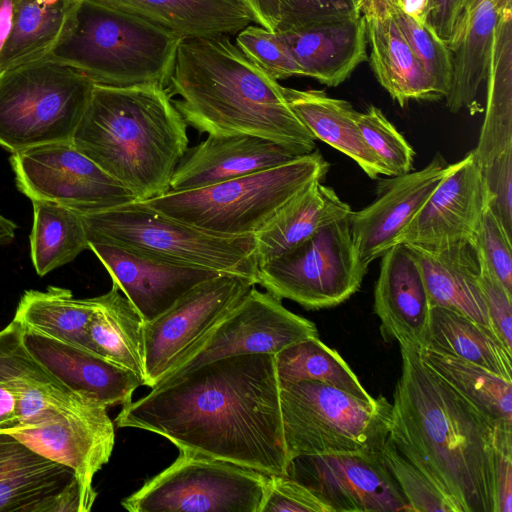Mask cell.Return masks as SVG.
Wrapping results in <instances>:
<instances>
[{
  "mask_svg": "<svg viewBox=\"0 0 512 512\" xmlns=\"http://www.w3.org/2000/svg\"><path fill=\"white\" fill-rule=\"evenodd\" d=\"M115 424L161 435L180 451L287 475L272 354L216 359L159 383L123 405Z\"/></svg>",
  "mask_w": 512,
  "mask_h": 512,
  "instance_id": "6da1fadb",
  "label": "cell"
},
{
  "mask_svg": "<svg viewBox=\"0 0 512 512\" xmlns=\"http://www.w3.org/2000/svg\"><path fill=\"white\" fill-rule=\"evenodd\" d=\"M400 350L390 437L459 512H499V426L427 366L420 349Z\"/></svg>",
  "mask_w": 512,
  "mask_h": 512,
  "instance_id": "7a4b0ae2",
  "label": "cell"
},
{
  "mask_svg": "<svg viewBox=\"0 0 512 512\" xmlns=\"http://www.w3.org/2000/svg\"><path fill=\"white\" fill-rule=\"evenodd\" d=\"M167 91L187 125L208 135H251L297 155L315 138L287 103L283 86L233 43L229 35L183 39Z\"/></svg>",
  "mask_w": 512,
  "mask_h": 512,
  "instance_id": "3957f363",
  "label": "cell"
},
{
  "mask_svg": "<svg viewBox=\"0 0 512 512\" xmlns=\"http://www.w3.org/2000/svg\"><path fill=\"white\" fill-rule=\"evenodd\" d=\"M73 144L137 200L170 190L188 149L187 123L166 88L94 85Z\"/></svg>",
  "mask_w": 512,
  "mask_h": 512,
  "instance_id": "277c9868",
  "label": "cell"
},
{
  "mask_svg": "<svg viewBox=\"0 0 512 512\" xmlns=\"http://www.w3.org/2000/svg\"><path fill=\"white\" fill-rule=\"evenodd\" d=\"M182 40L149 21L82 0L71 30L46 57L94 85L167 88Z\"/></svg>",
  "mask_w": 512,
  "mask_h": 512,
  "instance_id": "5b68a950",
  "label": "cell"
},
{
  "mask_svg": "<svg viewBox=\"0 0 512 512\" xmlns=\"http://www.w3.org/2000/svg\"><path fill=\"white\" fill-rule=\"evenodd\" d=\"M329 168L320 151L314 150L270 169L202 188L169 190L142 201L209 233L254 236L300 191L324 180Z\"/></svg>",
  "mask_w": 512,
  "mask_h": 512,
  "instance_id": "8992f818",
  "label": "cell"
},
{
  "mask_svg": "<svg viewBox=\"0 0 512 512\" xmlns=\"http://www.w3.org/2000/svg\"><path fill=\"white\" fill-rule=\"evenodd\" d=\"M81 216L89 242L121 246L174 264L240 275L257 284L253 236L209 233L165 215L142 200Z\"/></svg>",
  "mask_w": 512,
  "mask_h": 512,
  "instance_id": "52a82bcc",
  "label": "cell"
},
{
  "mask_svg": "<svg viewBox=\"0 0 512 512\" xmlns=\"http://www.w3.org/2000/svg\"><path fill=\"white\" fill-rule=\"evenodd\" d=\"M93 87L48 57L0 71V146L12 154L71 141Z\"/></svg>",
  "mask_w": 512,
  "mask_h": 512,
  "instance_id": "ba28073f",
  "label": "cell"
},
{
  "mask_svg": "<svg viewBox=\"0 0 512 512\" xmlns=\"http://www.w3.org/2000/svg\"><path fill=\"white\" fill-rule=\"evenodd\" d=\"M283 436L289 462L300 456L376 453L389 432L391 402H368L338 388L300 381L280 386Z\"/></svg>",
  "mask_w": 512,
  "mask_h": 512,
  "instance_id": "9c48e42d",
  "label": "cell"
},
{
  "mask_svg": "<svg viewBox=\"0 0 512 512\" xmlns=\"http://www.w3.org/2000/svg\"><path fill=\"white\" fill-rule=\"evenodd\" d=\"M266 479L246 467L180 451L121 504L131 512H260Z\"/></svg>",
  "mask_w": 512,
  "mask_h": 512,
  "instance_id": "30bf717a",
  "label": "cell"
},
{
  "mask_svg": "<svg viewBox=\"0 0 512 512\" xmlns=\"http://www.w3.org/2000/svg\"><path fill=\"white\" fill-rule=\"evenodd\" d=\"M367 270L356 254L348 216L259 266L257 284L307 310H320L338 306L354 295Z\"/></svg>",
  "mask_w": 512,
  "mask_h": 512,
  "instance_id": "8fae6325",
  "label": "cell"
},
{
  "mask_svg": "<svg viewBox=\"0 0 512 512\" xmlns=\"http://www.w3.org/2000/svg\"><path fill=\"white\" fill-rule=\"evenodd\" d=\"M10 164L18 190L31 201L51 202L90 214L137 200L79 151L72 140L12 153Z\"/></svg>",
  "mask_w": 512,
  "mask_h": 512,
  "instance_id": "7c38bea8",
  "label": "cell"
},
{
  "mask_svg": "<svg viewBox=\"0 0 512 512\" xmlns=\"http://www.w3.org/2000/svg\"><path fill=\"white\" fill-rule=\"evenodd\" d=\"M312 337H318L312 321L289 311L281 298L267 290L259 291L254 285L157 384L216 359L245 354L275 355Z\"/></svg>",
  "mask_w": 512,
  "mask_h": 512,
  "instance_id": "4fadbf2b",
  "label": "cell"
},
{
  "mask_svg": "<svg viewBox=\"0 0 512 512\" xmlns=\"http://www.w3.org/2000/svg\"><path fill=\"white\" fill-rule=\"evenodd\" d=\"M256 282L235 274L207 279L143 323L145 385L151 389Z\"/></svg>",
  "mask_w": 512,
  "mask_h": 512,
  "instance_id": "5bb4252c",
  "label": "cell"
},
{
  "mask_svg": "<svg viewBox=\"0 0 512 512\" xmlns=\"http://www.w3.org/2000/svg\"><path fill=\"white\" fill-rule=\"evenodd\" d=\"M24 333L15 319L0 330V432L12 435L33 429L59 413L98 404L52 375L29 352Z\"/></svg>",
  "mask_w": 512,
  "mask_h": 512,
  "instance_id": "9a60e30c",
  "label": "cell"
},
{
  "mask_svg": "<svg viewBox=\"0 0 512 512\" xmlns=\"http://www.w3.org/2000/svg\"><path fill=\"white\" fill-rule=\"evenodd\" d=\"M287 475L331 512H412L376 453L300 456L289 462Z\"/></svg>",
  "mask_w": 512,
  "mask_h": 512,
  "instance_id": "2e32d148",
  "label": "cell"
},
{
  "mask_svg": "<svg viewBox=\"0 0 512 512\" xmlns=\"http://www.w3.org/2000/svg\"><path fill=\"white\" fill-rule=\"evenodd\" d=\"M13 436L38 454L69 467L78 483L81 512L91 510L97 497L94 476L108 463L115 443L107 407L93 404L59 413Z\"/></svg>",
  "mask_w": 512,
  "mask_h": 512,
  "instance_id": "e0dca14e",
  "label": "cell"
},
{
  "mask_svg": "<svg viewBox=\"0 0 512 512\" xmlns=\"http://www.w3.org/2000/svg\"><path fill=\"white\" fill-rule=\"evenodd\" d=\"M451 167L452 164H446L441 156H436L420 170L380 179L375 200L350 213L353 245L366 269L399 243L404 230Z\"/></svg>",
  "mask_w": 512,
  "mask_h": 512,
  "instance_id": "ac0fdd59",
  "label": "cell"
},
{
  "mask_svg": "<svg viewBox=\"0 0 512 512\" xmlns=\"http://www.w3.org/2000/svg\"><path fill=\"white\" fill-rule=\"evenodd\" d=\"M488 202L482 172L471 151L452 163L399 243L437 249L463 241L476 242Z\"/></svg>",
  "mask_w": 512,
  "mask_h": 512,
  "instance_id": "d6986e66",
  "label": "cell"
},
{
  "mask_svg": "<svg viewBox=\"0 0 512 512\" xmlns=\"http://www.w3.org/2000/svg\"><path fill=\"white\" fill-rule=\"evenodd\" d=\"M0 512H81L74 472L0 432Z\"/></svg>",
  "mask_w": 512,
  "mask_h": 512,
  "instance_id": "ffe728a7",
  "label": "cell"
},
{
  "mask_svg": "<svg viewBox=\"0 0 512 512\" xmlns=\"http://www.w3.org/2000/svg\"><path fill=\"white\" fill-rule=\"evenodd\" d=\"M89 249L143 321L163 313L197 284L224 274L162 261L112 244L89 242Z\"/></svg>",
  "mask_w": 512,
  "mask_h": 512,
  "instance_id": "44dd1931",
  "label": "cell"
},
{
  "mask_svg": "<svg viewBox=\"0 0 512 512\" xmlns=\"http://www.w3.org/2000/svg\"><path fill=\"white\" fill-rule=\"evenodd\" d=\"M374 287V312L382 337L399 345L423 349L426 343L431 302L412 250L398 243L381 257Z\"/></svg>",
  "mask_w": 512,
  "mask_h": 512,
  "instance_id": "7402d4cb",
  "label": "cell"
},
{
  "mask_svg": "<svg viewBox=\"0 0 512 512\" xmlns=\"http://www.w3.org/2000/svg\"><path fill=\"white\" fill-rule=\"evenodd\" d=\"M297 155L273 141L251 135H208L187 149L170 181L171 191L220 183L285 164Z\"/></svg>",
  "mask_w": 512,
  "mask_h": 512,
  "instance_id": "603a6c76",
  "label": "cell"
},
{
  "mask_svg": "<svg viewBox=\"0 0 512 512\" xmlns=\"http://www.w3.org/2000/svg\"><path fill=\"white\" fill-rule=\"evenodd\" d=\"M276 32L301 67L303 76L329 87L343 83L368 60L367 27L362 13Z\"/></svg>",
  "mask_w": 512,
  "mask_h": 512,
  "instance_id": "cb8c5ba5",
  "label": "cell"
},
{
  "mask_svg": "<svg viewBox=\"0 0 512 512\" xmlns=\"http://www.w3.org/2000/svg\"><path fill=\"white\" fill-rule=\"evenodd\" d=\"M24 343L29 352L69 389L107 408L129 403L133 392L144 385L131 371L93 352L26 330Z\"/></svg>",
  "mask_w": 512,
  "mask_h": 512,
  "instance_id": "d4e9b609",
  "label": "cell"
},
{
  "mask_svg": "<svg viewBox=\"0 0 512 512\" xmlns=\"http://www.w3.org/2000/svg\"><path fill=\"white\" fill-rule=\"evenodd\" d=\"M408 246L419 263L431 305L456 311L496 337L480 285L477 243L463 241L437 249Z\"/></svg>",
  "mask_w": 512,
  "mask_h": 512,
  "instance_id": "484cf974",
  "label": "cell"
},
{
  "mask_svg": "<svg viewBox=\"0 0 512 512\" xmlns=\"http://www.w3.org/2000/svg\"><path fill=\"white\" fill-rule=\"evenodd\" d=\"M370 46V66L379 84L401 107L409 101L443 99L396 24L390 6L362 12Z\"/></svg>",
  "mask_w": 512,
  "mask_h": 512,
  "instance_id": "4316f807",
  "label": "cell"
},
{
  "mask_svg": "<svg viewBox=\"0 0 512 512\" xmlns=\"http://www.w3.org/2000/svg\"><path fill=\"white\" fill-rule=\"evenodd\" d=\"M161 26L182 39L236 34L253 21L240 0H88Z\"/></svg>",
  "mask_w": 512,
  "mask_h": 512,
  "instance_id": "83f0119b",
  "label": "cell"
},
{
  "mask_svg": "<svg viewBox=\"0 0 512 512\" xmlns=\"http://www.w3.org/2000/svg\"><path fill=\"white\" fill-rule=\"evenodd\" d=\"M283 91L290 108L316 140L354 160L373 180L381 175L390 176L364 142L358 125L359 112L350 102L330 97L322 90L283 87Z\"/></svg>",
  "mask_w": 512,
  "mask_h": 512,
  "instance_id": "f1b7e54d",
  "label": "cell"
},
{
  "mask_svg": "<svg viewBox=\"0 0 512 512\" xmlns=\"http://www.w3.org/2000/svg\"><path fill=\"white\" fill-rule=\"evenodd\" d=\"M350 206L335 190L315 181L294 196L256 235L258 267L285 254L326 225L348 217Z\"/></svg>",
  "mask_w": 512,
  "mask_h": 512,
  "instance_id": "f546056e",
  "label": "cell"
},
{
  "mask_svg": "<svg viewBox=\"0 0 512 512\" xmlns=\"http://www.w3.org/2000/svg\"><path fill=\"white\" fill-rule=\"evenodd\" d=\"M512 0H483L458 26L447 45L452 53L453 74L446 107L453 113L472 110L485 81L492 38L501 14Z\"/></svg>",
  "mask_w": 512,
  "mask_h": 512,
  "instance_id": "4dcf8cb0",
  "label": "cell"
},
{
  "mask_svg": "<svg viewBox=\"0 0 512 512\" xmlns=\"http://www.w3.org/2000/svg\"><path fill=\"white\" fill-rule=\"evenodd\" d=\"M485 80L486 111L472 150L480 168L512 148V8L496 24Z\"/></svg>",
  "mask_w": 512,
  "mask_h": 512,
  "instance_id": "1f68e13d",
  "label": "cell"
},
{
  "mask_svg": "<svg viewBox=\"0 0 512 512\" xmlns=\"http://www.w3.org/2000/svg\"><path fill=\"white\" fill-rule=\"evenodd\" d=\"M82 0H15L11 34L0 55V71L43 57L74 25Z\"/></svg>",
  "mask_w": 512,
  "mask_h": 512,
  "instance_id": "d6a6232c",
  "label": "cell"
},
{
  "mask_svg": "<svg viewBox=\"0 0 512 512\" xmlns=\"http://www.w3.org/2000/svg\"><path fill=\"white\" fill-rule=\"evenodd\" d=\"M93 299L94 310L88 325L93 352L131 371L145 385L142 317L114 284L108 292Z\"/></svg>",
  "mask_w": 512,
  "mask_h": 512,
  "instance_id": "836d02e7",
  "label": "cell"
},
{
  "mask_svg": "<svg viewBox=\"0 0 512 512\" xmlns=\"http://www.w3.org/2000/svg\"><path fill=\"white\" fill-rule=\"evenodd\" d=\"M93 310V297L75 298L69 289L49 286L25 291L13 319L26 331L93 352L88 336Z\"/></svg>",
  "mask_w": 512,
  "mask_h": 512,
  "instance_id": "e575fe53",
  "label": "cell"
},
{
  "mask_svg": "<svg viewBox=\"0 0 512 512\" xmlns=\"http://www.w3.org/2000/svg\"><path fill=\"white\" fill-rule=\"evenodd\" d=\"M423 349L467 360L512 382V352L479 324L451 309L431 306Z\"/></svg>",
  "mask_w": 512,
  "mask_h": 512,
  "instance_id": "d590c367",
  "label": "cell"
},
{
  "mask_svg": "<svg viewBox=\"0 0 512 512\" xmlns=\"http://www.w3.org/2000/svg\"><path fill=\"white\" fill-rule=\"evenodd\" d=\"M424 363L497 426L512 428V382L467 360L420 350Z\"/></svg>",
  "mask_w": 512,
  "mask_h": 512,
  "instance_id": "8d00e7d4",
  "label": "cell"
},
{
  "mask_svg": "<svg viewBox=\"0 0 512 512\" xmlns=\"http://www.w3.org/2000/svg\"><path fill=\"white\" fill-rule=\"evenodd\" d=\"M32 204L30 255L36 273L43 277L89 249V241L78 212L51 202Z\"/></svg>",
  "mask_w": 512,
  "mask_h": 512,
  "instance_id": "74e56055",
  "label": "cell"
},
{
  "mask_svg": "<svg viewBox=\"0 0 512 512\" xmlns=\"http://www.w3.org/2000/svg\"><path fill=\"white\" fill-rule=\"evenodd\" d=\"M280 386L300 381H318L361 400H375L340 356L319 337L301 340L274 355Z\"/></svg>",
  "mask_w": 512,
  "mask_h": 512,
  "instance_id": "f35d334b",
  "label": "cell"
},
{
  "mask_svg": "<svg viewBox=\"0 0 512 512\" xmlns=\"http://www.w3.org/2000/svg\"><path fill=\"white\" fill-rule=\"evenodd\" d=\"M377 456L399 485L412 512H459L457 506L397 448L389 432Z\"/></svg>",
  "mask_w": 512,
  "mask_h": 512,
  "instance_id": "ab89813d",
  "label": "cell"
},
{
  "mask_svg": "<svg viewBox=\"0 0 512 512\" xmlns=\"http://www.w3.org/2000/svg\"><path fill=\"white\" fill-rule=\"evenodd\" d=\"M391 14L413 52L433 79L443 99L448 94L453 74L452 53L425 20L408 14L400 4L390 6Z\"/></svg>",
  "mask_w": 512,
  "mask_h": 512,
  "instance_id": "60d3db41",
  "label": "cell"
},
{
  "mask_svg": "<svg viewBox=\"0 0 512 512\" xmlns=\"http://www.w3.org/2000/svg\"><path fill=\"white\" fill-rule=\"evenodd\" d=\"M358 125L364 142L390 176L413 170L415 152L404 136L376 106L359 112Z\"/></svg>",
  "mask_w": 512,
  "mask_h": 512,
  "instance_id": "b9f144b4",
  "label": "cell"
},
{
  "mask_svg": "<svg viewBox=\"0 0 512 512\" xmlns=\"http://www.w3.org/2000/svg\"><path fill=\"white\" fill-rule=\"evenodd\" d=\"M238 48L275 80L303 76L286 43L276 31L249 24L236 35Z\"/></svg>",
  "mask_w": 512,
  "mask_h": 512,
  "instance_id": "7bdbcfd3",
  "label": "cell"
},
{
  "mask_svg": "<svg viewBox=\"0 0 512 512\" xmlns=\"http://www.w3.org/2000/svg\"><path fill=\"white\" fill-rule=\"evenodd\" d=\"M476 243L486 266L512 294L511 237L489 206L483 215Z\"/></svg>",
  "mask_w": 512,
  "mask_h": 512,
  "instance_id": "ee69618b",
  "label": "cell"
},
{
  "mask_svg": "<svg viewBox=\"0 0 512 512\" xmlns=\"http://www.w3.org/2000/svg\"><path fill=\"white\" fill-rule=\"evenodd\" d=\"M260 512H331L305 485L288 475H267Z\"/></svg>",
  "mask_w": 512,
  "mask_h": 512,
  "instance_id": "f6af8a7d",
  "label": "cell"
},
{
  "mask_svg": "<svg viewBox=\"0 0 512 512\" xmlns=\"http://www.w3.org/2000/svg\"><path fill=\"white\" fill-rule=\"evenodd\" d=\"M280 22L276 31H283L331 18L361 14L356 0H279Z\"/></svg>",
  "mask_w": 512,
  "mask_h": 512,
  "instance_id": "bcb514c9",
  "label": "cell"
},
{
  "mask_svg": "<svg viewBox=\"0 0 512 512\" xmlns=\"http://www.w3.org/2000/svg\"><path fill=\"white\" fill-rule=\"evenodd\" d=\"M480 169L489 198L488 206L512 237V148Z\"/></svg>",
  "mask_w": 512,
  "mask_h": 512,
  "instance_id": "7dc6e473",
  "label": "cell"
},
{
  "mask_svg": "<svg viewBox=\"0 0 512 512\" xmlns=\"http://www.w3.org/2000/svg\"><path fill=\"white\" fill-rule=\"evenodd\" d=\"M480 285L489 320L498 340L512 352V294L489 270L481 257Z\"/></svg>",
  "mask_w": 512,
  "mask_h": 512,
  "instance_id": "c3c4849f",
  "label": "cell"
},
{
  "mask_svg": "<svg viewBox=\"0 0 512 512\" xmlns=\"http://www.w3.org/2000/svg\"><path fill=\"white\" fill-rule=\"evenodd\" d=\"M497 495L499 512H512V428H497Z\"/></svg>",
  "mask_w": 512,
  "mask_h": 512,
  "instance_id": "681fc988",
  "label": "cell"
},
{
  "mask_svg": "<svg viewBox=\"0 0 512 512\" xmlns=\"http://www.w3.org/2000/svg\"><path fill=\"white\" fill-rule=\"evenodd\" d=\"M463 0H428L426 22L448 43L458 22Z\"/></svg>",
  "mask_w": 512,
  "mask_h": 512,
  "instance_id": "f907efd6",
  "label": "cell"
},
{
  "mask_svg": "<svg viewBox=\"0 0 512 512\" xmlns=\"http://www.w3.org/2000/svg\"><path fill=\"white\" fill-rule=\"evenodd\" d=\"M250 11L254 23L276 31L280 22L279 0H240Z\"/></svg>",
  "mask_w": 512,
  "mask_h": 512,
  "instance_id": "816d5d0a",
  "label": "cell"
},
{
  "mask_svg": "<svg viewBox=\"0 0 512 512\" xmlns=\"http://www.w3.org/2000/svg\"><path fill=\"white\" fill-rule=\"evenodd\" d=\"M15 0H0V55L11 34Z\"/></svg>",
  "mask_w": 512,
  "mask_h": 512,
  "instance_id": "f5cc1de1",
  "label": "cell"
},
{
  "mask_svg": "<svg viewBox=\"0 0 512 512\" xmlns=\"http://www.w3.org/2000/svg\"><path fill=\"white\" fill-rule=\"evenodd\" d=\"M17 225L0 214V246L11 243L15 238Z\"/></svg>",
  "mask_w": 512,
  "mask_h": 512,
  "instance_id": "db71d44e",
  "label": "cell"
},
{
  "mask_svg": "<svg viewBox=\"0 0 512 512\" xmlns=\"http://www.w3.org/2000/svg\"><path fill=\"white\" fill-rule=\"evenodd\" d=\"M358 8L360 12L382 6V5H388V6H394L398 5L399 3H402V0H356Z\"/></svg>",
  "mask_w": 512,
  "mask_h": 512,
  "instance_id": "11a10c76",
  "label": "cell"
},
{
  "mask_svg": "<svg viewBox=\"0 0 512 512\" xmlns=\"http://www.w3.org/2000/svg\"><path fill=\"white\" fill-rule=\"evenodd\" d=\"M483 0H463L462 11L454 30L460 26ZM454 32V31H453Z\"/></svg>",
  "mask_w": 512,
  "mask_h": 512,
  "instance_id": "9f6ffc18",
  "label": "cell"
}]
</instances>
